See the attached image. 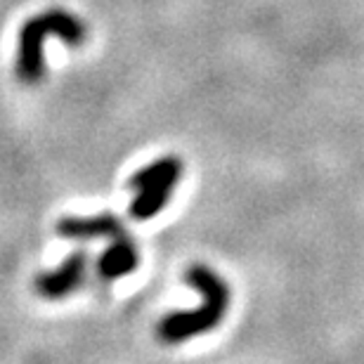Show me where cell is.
Returning <instances> with one entry per match:
<instances>
[{
	"mask_svg": "<svg viewBox=\"0 0 364 364\" xmlns=\"http://www.w3.org/2000/svg\"><path fill=\"white\" fill-rule=\"evenodd\" d=\"M137 263H140L137 246L133 242V237L126 232V235H121V237L109 239V246L100 256L97 267H100V274L105 277V279L114 282V279H119V277H126L130 272H135Z\"/></svg>",
	"mask_w": 364,
	"mask_h": 364,
	"instance_id": "5",
	"label": "cell"
},
{
	"mask_svg": "<svg viewBox=\"0 0 364 364\" xmlns=\"http://www.w3.org/2000/svg\"><path fill=\"white\" fill-rule=\"evenodd\" d=\"M182 176V161L178 156H164L159 161L144 166L130 176L128 187H133L137 196L130 203V215L135 220H149L159 215L171 201L176 185Z\"/></svg>",
	"mask_w": 364,
	"mask_h": 364,
	"instance_id": "2",
	"label": "cell"
},
{
	"mask_svg": "<svg viewBox=\"0 0 364 364\" xmlns=\"http://www.w3.org/2000/svg\"><path fill=\"white\" fill-rule=\"evenodd\" d=\"M85 265H88L85 251H74L71 256H67V260H64L60 267L36 277V291H38L43 298L60 301V298L69 296L71 291H76L81 287V282L85 277Z\"/></svg>",
	"mask_w": 364,
	"mask_h": 364,
	"instance_id": "4",
	"label": "cell"
},
{
	"mask_svg": "<svg viewBox=\"0 0 364 364\" xmlns=\"http://www.w3.org/2000/svg\"><path fill=\"white\" fill-rule=\"evenodd\" d=\"M41 14H43V19H46L50 36H55V38H60L62 43H67L69 48L83 46L85 38H88V28H85V24L69 10L53 7V10L41 12Z\"/></svg>",
	"mask_w": 364,
	"mask_h": 364,
	"instance_id": "7",
	"label": "cell"
},
{
	"mask_svg": "<svg viewBox=\"0 0 364 364\" xmlns=\"http://www.w3.org/2000/svg\"><path fill=\"white\" fill-rule=\"evenodd\" d=\"M48 24L43 14H36L21 26L19 31V50H17V76L21 83L33 85L46 74V41Z\"/></svg>",
	"mask_w": 364,
	"mask_h": 364,
	"instance_id": "3",
	"label": "cell"
},
{
	"mask_svg": "<svg viewBox=\"0 0 364 364\" xmlns=\"http://www.w3.org/2000/svg\"><path fill=\"white\" fill-rule=\"evenodd\" d=\"M187 282L201 294V305L194 310L171 312L159 324V338L164 343H185L201 333L213 331L230 310V287L208 265L194 263L187 267Z\"/></svg>",
	"mask_w": 364,
	"mask_h": 364,
	"instance_id": "1",
	"label": "cell"
},
{
	"mask_svg": "<svg viewBox=\"0 0 364 364\" xmlns=\"http://www.w3.org/2000/svg\"><path fill=\"white\" fill-rule=\"evenodd\" d=\"M57 232L67 239H114L126 235V228L116 215L100 213L92 218H64L57 225Z\"/></svg>",
	"mask_w": 364,
	"mask_h": 364,
	"instance_id": "6",
	"label": "cell"
}]
</instances>
